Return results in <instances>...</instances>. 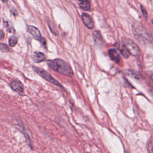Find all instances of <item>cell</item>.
Segmentation results:
<instances>
[{
  "mask_svg": "<svg viewBox=\"0 0 153 153\" xmlns=\"http://www.w3.org/2000/svg\"><path fill=\"white\" fill-rule=\"evenodd\" d=\"M48 66L63 75L71 76L73 75V71L70 65L61 59H55L48 61Z\"/></svg>",
  "mask_w": 153,
  "mask_h": 153,
  "instance_id": "obj_1",
  "label": "cell"
},
{
  "mask_svg": "<svg viewBox=\"0 0 153 153\" xmlns=\"http://www.w3.org/2000/svg\"><path fill=\"white\" fill-rule=\"evenodd\" d=\"M133 35L137 39L142 40L146 42H151V38L149 37V33L147 30L140 25L133 26Z\"/></svg>",
  "mask_w": 153,
  "mask_h": 153,
  "instance_id": "obj_2",
  "label": "cell"
},
{
  "mask_svg": "<svg viewBox=\"0 0 153 153\" xmlns=\"http://www.w3.org/2000/svg\"><path fill=\"white\" fill-rule=\"evenodd\" d=\"M123 44L125 46L130 55L133 56H138L140 54V50L137 45L131 39L124 38L123 41Z\"/></svg>",
  "mask_w": 153,
  "mask_h": 153,
  "instance_id": "obj_3",
  "label": "cell"
},
{
  "mask_svg": "<svg viewBox=\"0 0 153 153\" xmlns=\"http://www.w3.org/2000/svg\"><path fill=\"white\" fill-rule=\"evenodd\" d=\"M33 69L36 73H37L38 75H39L41 77H42L45 80L48 81V82H50L58 87H63L62 85H61V84L57 80H56L54 78H53L50 75V73H48L47 71H46L44 69L39 68V67H36V66H33Z\"/></svg>",
  "mask_w": 153,
  "mask_h": 153,
  "instance_id": "obj_4",
  "label": "cell"
},
{
  "mask_svg": "<svg viewBox=\"0 0 153 153\" xmlns=\"http://www.w3.org/2000/svg\"><path fill=\"white\" fill-rule=\"evenodd\" d=\"M27 30L33 36V38L41 42L42 45H45L46 44L45 39L42 36L39 30L37 27H36L33 26L29 25L27 26Z\"/></svg>",
  "mask_w": 153,
  "mask_h": 153,
  "instance_id": "obj_5",
  "label": "cell"
},
{
  "mask_svg": "<svg viewBox=\"0 0 153 153\" xmlns=\"http://www.w3.org/2000/svg\"><path fill=\"white\" fill-rule=\"evenodd\" d=\"M10 85L11 88L15 91H17L19 93H23V91H24L23 85L20 81L17 79L12 80L10 83Z\"/></svg>",
  "mask_w": 153,
  "mask_h": 153,
  "instance_id": "obj_6",
  "label": "cell"
},
{
  "mask_svg": "<svg viewBox=\"0 0 153 153\" xmlns=\"http://www.w3.org/2000/svg\"><path fill=\"white\" fill-rule=\"evenodd\" d=\"M82 20L84 25L88 29H93L94 26V22L92 18L87 13H83L81 16Z\"/></svg>",
  "mask_w": 153,
  "mask_h": 153,
  "instance_id": "obj_7",
  "label": "cell"
},
{
  "mask_svg": "<svg viewBox=\"0 0 153 153\" xmlns=\"http://www.w3.org/2000/svg\"><path fill=\"white\" fill-rule=\"evenodd\" d=\"M108 55L111 59L116 63L120 62L121 60L120 55L115 48H110L108 50Z\"/></svg>",
  "mask_w": 153,
  "mask_h": 153,
  "instance_id": "obj_8",
  "label": "cell"
},
{
  "mask_svg": "<svg viewBox=\"0 0 153 153\" xmlns=\"http://www.w3.org/2000/svg\"><path fill=\"white\" fill-rule=\"evenodd\" d=\"M32 58L35 63H40L45 60V56L42 52L35 51L32 55Z\"/></svg>",
  "mask_w": 153,
  "mask_h": 153,
  "instance_id": "obj_9",
  "label": "cell"
},
{
  "mask_svg": "<svg viewBox=\"0 0 153 153\" xmlns=\"http://www.w3.org/2000/svg\"><path fill=\"white\" fill-rule=\"evenodd\" d=\"M80 7L84 11H88L90 8V0H78Z\"/></svg>",
  "mask_w": 153,
  "mask_h": 153,
  "instance_id": "obj_10",
  "label": "cell"
},
{
  "mask_svg": "<svg viewBox=\"0 0 153 153\" xmlns=\"http://www.w3.org/2000/svg\"><path fill=\"white\" fill-rule=\"evenodd\" d=\"M93 39L96 44L100 45V44H103L102 43L103 39H102V35L98 30H95L93 32Z\"/></svg>",
  "mask_w": 153,
  "mask_h": 153,
  "instance_id": "obj_11",
  "label": "cell"
},
{
  "mask_svg": "<svg viewBox=\"0 0 153 153\" xmlns=\"http://www.w3.org/2000/svg\"><path fill=\"white\" fill-rule=\"evenodd\" d=\"M118 50L120 51V53L121 54V55L126 59H127L129 56H130V54L128 52V51L127 50L126 48L125 47V46L123 44V43H121V44L119 45L118 46Z\"/></svg>",
  "mask_w": 153,
  "mask_h": 153,
  "instance_id": "obj_12",
  "label": "cell"
},
{
  "mask_svg": "<svg viewBox=\"0 0 153 153\" xmlns=\"http://www.w3.org/2000/svg\"><path fill=\"white\" fill-rule=\"evenodd\" d=\"M17 41H18V39H17V38L15 36H11L9 38V40H8V42H9V45L13 47H14L17 43Z\"/></svg>",
  "mask_w": 153,
  "mask_h": 153,
  "instance_id": "obj_13",
  "label": "cell"
},
{
  "mask_svg": "<svg viewBox=\"0 0 153 153\" xmlns=\"http://www.w3.org/2000/svg\"><path fill=\"white\" fill-rule=\"evenodd\" d=\"M0 50L2 52H7L9 51V47L7 45L1 43V44H0Z\"/></svg>",
  "mask_w": 153,
  "mask_h": 153,
  "instance_id": "obj_14",
  "label": "cell"
},
{
  "mask_svg": "<svg viewBox=\"0 0 153 153\" xmlns=\"http://www.w3.org/2000/svg\"><path fill=\"white\" fill-rule=\"evenodd\" d=\"M152 140H151L148 144V151L150 152H152Z\"/></svg>",
  "mask_w": 153,
  "mask_h": 153,
  "instance_id": "obj_15",
  "label": "cell"
},
{
  "mask_svg": "<svg viewBox=\"0 0 153 153\" xmlns=\"http://www.w3.org/2000/svg\"><path fill=\"white\" fill-rule=\"evenodd\" d=\"M140 7H141V11H142V14H143V17H147V12H146V11L145 10V8L143 6L141 5Z\"/></svg>",
  "mask_w": 153,
  "mask_h": 153,
  "instance_id": "obj_16",
  "label": "cell"
},
{
  "mask_svg": "<svg viewBox=\"0 0 153 153\" xmlns=\"http://www.w3.org/2000/svg\"><path fill=\"white\" fill-rule=\"evenodd\" d=\"M4 38V33L2 30H0V39H3Z\"/></svg>",
  "mask_w": 153,
  "mask_h": 153,
  "instance_id": "obj_17",
  "label": "cell"
},
{
  "mask_svg": "<svg viewBox=\"0 0 153 153\" xmlns=\"http://www.w3.org/2000/svg\"><path fill=\"white\" fill-rule=\"evenodd\" d=\"M4 2H7L8 0H2Z\"/></svg>",
  "mask_w": 153,
  "mask_h": 153,
  "instance_id": "obj_18",
  "label": "cell"
},
{
  "mask_svg": "<svg viewBox=\"0 0 153 153\" xmlns=\"http://www.w3.org/2000/svg\"><path fill=\"white\" fill-rule=\"evenodd\" d=\"M0 7H1V5H0Z\"/></svg>",
  "mask_w": 153,
  "mask_h": 153,
  "instance_id": "obj_19",
  "label": "cell"
}]
</instances>
